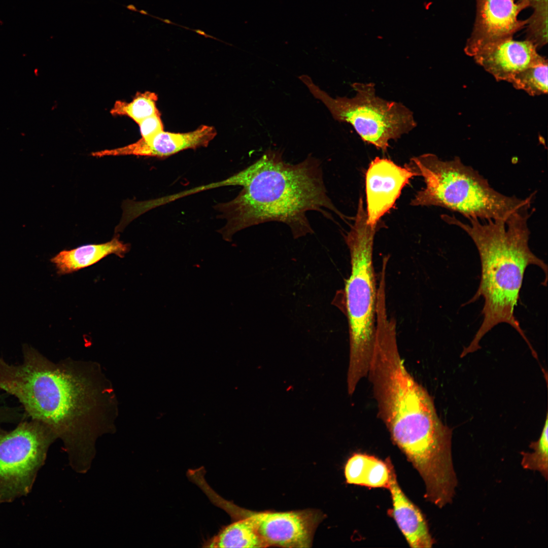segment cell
Returning <instances> with one entry per match:
<instances>
[{
	"mask_svg": "<svg viewBox=\"0 0 548 548\" xmlns=\"http://www.w3.org/2000/svg\"><path fill=\"white\" fill-rule=\"evenodd\" d=\"M476 14L473 28L464 47L465 54L473 57L485 45L502 39L513 38L526 27L527 20L519 15L529 8L525 1L476 0Z\"/></svg>",
	"mask_w": 548,
	"mask_h": 548,
	"instance_id": "cell-10",
	"label": "cell"
},
{
	"mask_svg": "<svg viewBox=\"0 0 548 548\" xmlns=\"http://www.w3.org/2000/svg\"><path fill=\"white\" fill-rule=\"evenodd\" d=\"M189 29L191 30H192L193 31H195L197 34L200 35H202V36H204L206 38H212V39H214L219 40L218 39H217V38H215V37H213V36H212L211 35H209L207 34L204 31H202V30H201L200 29H190V28H189Z\"/></svg>",
	"mask_w": 548,
	"mask_h": 548,
	"instance_id": "cell-23",
	"label": "cell"
},
{
	"mask_svg": "<svg viewBox=\"0 0 548 548\" xmlns=\"http://www.w3.org/2000/svg\"><path fill=\"white\" fill-rule=\"evenodd\" d=\"M224 182L243 187L235 198L215 207L227 221L219 230L226 241L241 230L270 221L286 224L294 238L312 234L309 211L329 219L330 211L345 219L328 195L321 161L311 155L291 164L280 150L269 149Z\"/></svg>",
	"mask_w": 548,
	"mask_h": 548,
	"instance_id": "cell-3",
	"label": "cell"
},
{
	"mask_svg": "<svg viewBox=\"0 0 548 548\" xmlns=\"http://www.w3.org/2000/svg\"><path fill=\"white\" fill-rule=\"evenodd\" d=\"M139 12L143 15H150L147 11L143 10H139Z\"/></svg>",
	"mask_w": 548,
	"mask_h": 548,
	"instance_id": "cell-26",
	"label": "cell"
},
{
	"mask_svg": "<svg viewBox=\"0 0 548 548\" xmlns=\"http://www.w3.org/2000/svg\"><path fill=\"white\" fill-rule=\"evenodd\" d=\"M96 367L55 364L33 351L13 369L8 383V392L32 420L62 440L69 464L78 473L90 469L98 437L115 430L113 391Z\"/></svg>",
	"mask_w": 548,
	"mask_h": 548,
	"instance_id": "cell-1",
	"label": "cell"
},
{
	"mask_svg": "<svg viewBox=\"0 0 548 548\" xmlns=\"http://www.w3.org/2000/svg\"><path fill=\"white\" fill-rule=\"evenodd\" d=\"M389 468L392 515L409 546L415 548H429L434 544L426 521L418 508L404 494L397 480L394 467L389 458L385 461Z\"/></svg>",
	"mask_w": 548,
	"mask_h": 548,
	"instance_id": "cell-14",
	"label": "cell"
},
{
	"mask_svg": "<svg viewBox=\"0 0 548 548\" xmlns=\"http://www.w3.org/2000/svg\"><path fill=\"white\" fill-rule=\"evenodd\" d=\"M376 229L367 223L359 200L354 223L345 237L351 259L344 296L350 346L347 381L351 384L367 376L374 347L377 287L372 259Z\"/></svg>",
	"mask_w": 548,
	"mask_h": 548,
	"instance_id": "cell-6",
	"label": "cell"
},
{
	"mask_svg": "<svg viewBox=\"0 0 548 548\" xmlns=\"http://www.w3.org/2000/svg\"><path fill=\"white\" fill-rule=\"evenodd\" d=\"M215 504L230 516L249 518L266 547H310L315 531L324 516L314 509L286 512L254 511L219 496Z\"/></svg>",
	"mask_w": 548,
	"mask_h": 548,
	"instance_id": "cell-9",
	"label": "cell"
},
{
	"mask_svg": "<svg viewBox=\"0 0 548 548\" xmlns=\"http://www.w3.org/2000/svg\"><path fill=\"white\" fill-rule=\"evenodd\" d=\"M497 81L509 80L517 73L547 59L530 41L508 38L488 44L473 57Z\"/></svg>",
	"mask_w": 548,
	"mask_h": 548,
	"instance_id": "cell-12",
	"label": "cell"
},
{
	"mask_svg": "<svg viewBox=\"0 0 548 548\" xmlns=\"http://www.w3.org/2000/svg\"><path fill=\"white\" fill-rule=\"evenodd\" d=\"M530 208L512 214L506 220H488L484 223L476 219L464 223L454 216L443 215L447 223L464 230L474 243L479 254L481 274L478 287L472 297L462 306L484 300L483 319L469 345L461 353L463 357L481 348L483 337L497 325L505 323L515 329L534 350L515 315L520 297L524 275L527 267L535 265L544 274L541 284L546 286L547 265L531 250L528 220Z\"/></svg>",
	"mask_w": 548,
	"mask_h": 548,
	"instance_id": "cell-4",
	"label": "cell"
},
{
	"mask_svg": "<svg viewBox=\"0 0 548 548\" xmlns=\"http://www.w3.org/2000/svg\"><path fill=\"white\" fill-rule=\"evenodd\" d=\"M126 8L127 9H128L129 10H131L132 11L139 12V10L137 9V8L133 5L130 4V5H128L126 6Z\"/></svg>",
	"mask_w": 548,
	"mask_h": 548,
	"instance_id": "cell-25",
	"label": "cell"
},
{
	"mask_svg": "<svg viewBox=\"0 0 548 548\" xmlns=\"http://www.w3.org/2000/svg\"><path fill=\"white\" fill-rule=\"evenodd\" d=\"M425 186L410 202L413 206H437L463 215L467 219L506 221L514 213L530 208L534 193L522 199L495 190L488 180L459 157L442 160L427 153L414 157L405 164Z\"/></svg>",
	"mask_w": 548,
	"mask_h": 548,
	"instance_id": "cell-5",
	"label": "cell"
},
{
	"mask_svg": "<svg viewBox=\"0 0 548 548\" xmlns=\"http://www.w3.org/2000/svg\"><path fill=\"white\" fill-rule=\"evenodd\" d=\"M216 134L215 128L207 125H201L194 131L186 133L163 130L148 139L141 138L128 145L94 152L91 155L101 157L133 155L162 158L186 149L207 147Z\"/></svg>",
	"mask_w": 548,
	"mask_h": 548,
	"instance_id": "cell-13",
	"label": "cell"
},
{
	"mask_svg": "<svg viewBox=\"0 0 548 548\" xmlns=\"http://www.w3.org/2000/svg\"><path fill=\"white\" fill-rule=\"evenodd\" d=\"M517 89L531 96L547 93V61L527 67L516 74L509 81Z\"/></svg>",
	"mask_w": 548,
	"mask_h": 548,
	"instance_id": "cell-19",
	"label": "cell"
},
{
	"mask_svg": "<svg viewBox=\"0 0 548 548\" xmlns=\"http://www.w3.org/2000/svg\"><path fill=\"white\" fill-rule=\"evenodd\" d=\"M416 174L387 158L376 157L366 173L367 222L377 225L380 219L393 208L403 188Z\"/></svg>",
	"mask_w": 548,
	"mask_h": 548,
	"instance_id": "cell-11",
	"label": "cell"
},
{
	"mask_svg": "<svg viewBox=\"0 0 548 548\" xmlns=\"http://www.w3.org/2000/svg\"><path fill=\"white\" fill-rule=\"evenodd\" d=\"M548 422L547 414L544 425L538 439L532 441L529 448L532 452L522 451L521 465L525 469L538 471L545 481L548 476Z\"/></svg>",
	"mask_w": 548,
	"mask_h": 548,
	"instance_id": "cell-20",
	"label": "cell"
},
{
	"mask_svg": "<svg viewBox=\"0 0 548 548\" xmlns=\"http://www.w3.org/2000/svg\"><path fill=\"white\" fill-rule=\"evenodd\" d=\"M232 522L204 543L208 547H266L251 521L242 516L231 517Z\"/></svg>",
	"mask_w": 548,
	"mask_h": 548,
	"instance_id": "cell-17",
	"label": "cell"
},
{
	"mask_svg": "<svg viewBox=\"0 0 548 548\" xmlns=\"http://www.w3.org/2000/svg\"><path fill=\"white\" fill-rule=\"evenodd\" d=\"M311 94L321 101L334 119L351 124L362 140L386 152L391 140L400 138L417 123L413 112L400 102L385 100L375 94L372 83L355 82L354 97H332L307 75L299 77Z\"/></svg>",
	"mask_w": 548,
	"mask_h": 548,
	"instance_id": "cell-7",
	"label": "cell"
},
{
	"mask_svg": "<svg viewBox=\"0 0 548 548\" xmlns=\"http://www.w3.org/2000/svg\"><path fill=\"white\" fill-rule=\"evenodd\" d=\"M152 16L153 17H155V18H157V19H159V20H161V21H163V22L166 23L167 24H173V25L180 26L179 24H177L173 22L172 21H171L170 20H169L168 19H162V18H160L159 17H157L156 16Z\"/></svg>",
	"mask_w": 548,
	"mask_h": 548,
	"instance_id": "cell-24",
	"label": "cell"
},
{
	"mask_svg": "<svg viewBox=\"0 0 548 548\" xmlns=\"http://www.w3.org/2000/svg\"><path fill=\"white\" fill-rule=\"evenodd\" d=\"M157 99L154 92L138 93L130 102L116 101L110 112L113 115L127 116L138 124L144 119L159 113L156 105Z\"/></svg>",
	"mask_w": 548,
	"mask_h": 548,
	"instance_id": "cell-18",
	"label": "cell"
},
{
	"mask_svg": "<svg viewBox=\"0 0 548 548\" xmlns=\"http://www.w3.org/2000/svg\"><path fill=\"white\" fill-rule=\"evenodd\" d=\"M142 135L141 138L148 139L163 130V126L158 113L150 116L138 124Z\"/></svg>",
	"mask_w": 548,
	"mask_h": 548,
	"instance_id": "cell-21",
	"label": "cell"
},
{
	"mask_svg": "<svg viewBox=\"0 0 548 548\" xmlns=\"http://www.w3.org/2000/svg\"><path fill=\"white\" fill-rule=\"evenodd\" d=\"M129 249V245L124 243L116 235L105 243L88 244L62 250L50 261L55 265L57 274L63 275L92 265L111 254L123 258Z\"/></svg>",
	"mask_w": 548,
	"mask_h": 548,
	"instance_id": "cell-15",
	"label": "cell"
},
{
	"mask_svg": "<svg viewBox=\"0 0 548 548\" xmlns=\"http://www.w3.org/2000/svg\"><path fill=\"white\" fill-rule=\"evenodd\" d=\"M56 438L46 426L33 420L0 433V502L28 493Z\"/></svg>",
	"mask_w": 548,
	"mask_h": 548,
	"instance_id": "cell-8",
	"label": "cell"
},
{
	"mask_svg": "<svg viewBox=\"0 0 548 548\" xmlns=\"http://www.w3.org/2000/svg\"><path fill=\"white\" fill-rule=\"evenodd\" d=\"M348 484L370 488H388L390 471L387 462L365 454H353L345 467Z\"/></svg>",
	"mask_w": 548,
	"mask_h": 548,
	"instance_id": "cell-16",
	"label": "cell"
},
{
	"mask_svg": "<svg viewBox=\"0 0 548 548\" xmlns=\"http://www.w3.org/2000/svg\"><path fill=\"white\" fill-rule=\"evenodd\" d=\"M396 337L395 319L379 315L367 376L378 416L393 442L422 478H433L453 464L452 430L438 417L427 390L405 367Z\"/></svg>",
	"mask_w": 548,
	"mask_h": 548,
	"instance_id": "cell-2",
	"label": "cell"
},
{
	"mask_svg": "<svg viewBox=\"0 0 548 548\" xmlns=\"http://www.w3.org/2000/svg\"><path fill=\"white\" fill-rule=\"evenodd\" d=\"M526 2L529 7L532 9V13L529 17L533 20H547L548 0H518Z\"/></svg>",
	"mask_w": 548,
	"mask_h": 548,
	"instance_id": "cell-22",
	"label": "cell"
}]
</instances>
